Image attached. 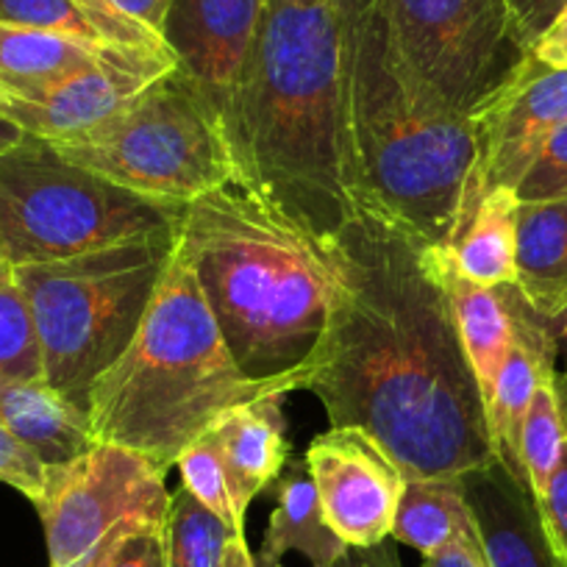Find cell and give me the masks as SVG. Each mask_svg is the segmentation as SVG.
<instances>
[{
	"mask_svg": "<svg viewBox=\"0 0 567 567\" xmlns=\"http://www.w3.org/2000/svg\"><path fill=\"white\" fill-rule=\"evenodd\" d=\"M167 473L145 456L95 443L68 465L45 467L37 512L45 526L48 567H73L90 550L145 523H165Z\"/></svg>",
	"mask_w": 567,
	"mask_h": 567,
	"instance_id": "cell-10",
	"label": "cell"
},
{
	"mask_svg": "<svg viewBox=\"0 0 567 567\" xmlns=\"http://www.w3.org/2000/svg\"><path fill=\"white\" fill-rule=\"evenodd\" d=\"M73 567H167L165 523H145L120 532Z\"/></svg>",
	"mask_w": 567,
	"mask_h": 567,
	"instance_id": "cell-30",
	"label": "cell"
},
{
	"mask_svg": "<svg viewBox=\"0 0 567 567\" xmlns=\"http://www.w3.org/2000/svg\"><path fill=\"white\" fill-rule=\"evenodd\" d=\"M567 440V414L559 392V373L548 375L534 392L520 425V471L532 498L537 501L548 487L561 462Z\"/></svg>",
	"mask_w": 567,
	"mask_h": 567,
	"instance_id": "cell-26",
	"label": "cell"
},
{
	"mask_svg": "<svg viewBox=\"0 0 567 567\" xmlns=\"http://www.w3.org/2000/svg\"><path fill=\"white\" fill-rule=\"evenodd\" d=\"M353 195L425 243L451 248L476 193L473 120L417 95L398 70L381 0H337Z\"/></svg>",
	"mask_w": 567,
	"mask_h": 567,
	"instance_id": "cell-4",
	"label": "cell"
},
{
	"mask_svg": "<svg viewBox=\"0 0 567 567\" xmlns=\"http://www.w3.org/2000/svg\"><path fill=\"white\" fill-rule=\"evenodd\" d=\"M23 140H25L23 128H18L12 120L0 114V154H3V151H9V148H14V145H20Z\"/></svg>",
	"mask_w": 567,
	"mask_h": 567,
	"instance_id": "cell-38",
	"label": "cell"
},
{
	"mask_svg": "<svg viewBox=\"0 0 567 567\" xmlns=\"http://www.w3.org/2000/svg\"><path fill=\"white\" fill-rule=\"evenodd\" d=\"M532 56L550 70H567V3L532 45Z\"/></svg>",
	"mask_w": 567,
	"mask_h": 567,
	"instance_id": "cell-34",
	"label": "cell"
},
{
	"mask_svg": "<svg viewBox=\"0 0 567 567\" xmlns=\"http://www.w3.org/2000/svg\"><path fill=\"white\" fill-rule=\"evenodd\" d=\"M178 473H182V487L189 495L200 501L212 515L220 517L234 534H245V506L239 504L237 493H234L231 476L223 462L220 445H217L215 434H204L195 440L176 462Z\"/></svg>",
	"mask_w": 567,
	"mask_h": 567,
	"instance_id": "cell-29",
	"label": "cell"
},
{
	"mask_svg": "<svg viewBox=\"0 0 567 567\" xmlns=\"http://www.w3.org/2000/svg\"><path fill=\"white\" fill-rule=\"evenodd\" d=\"M296 390L301 381L239 370L176 239L134 340L90 386L84 412L95 443L134 451L167 473L228 412Z\"/></svg>",
	"mask_w": 567,
	"mask_h": 567,
	"instance_id": "cell-5",
	"label": "cell"
},
{
	"mask_svg": "<svg viewBox=\"0 0 567 567\" xmlns=\"http://www.w3.org/2000/svg\"><path fill=\"white\" fill-rule=\"evenodd\" d=\"M171 70H176L171 51L117 48L68 79L31 90H0V114L34 140H73L120 112L131 97Z\"/></svg>",
	"mask_w": 567,
	"mask_h": 567,
	"instance_id": "cell-12",
	"label": "cell"
},
{
	"mask_svg": "<svg viewBox=\"0 0 567 567\" xmlns=\"http://www.w3.org/2000/svg\"><path fill=\"white\" fill-rule=\"evenodd\" d=\"M515 189H489L482 195L451 243V259L456 270L482 287H515V231H517Z\"/></svg>",
	"mask_w": 567,
	"mask_h": 567,
	"instance_id": "cell-23",
	"label": "cell"
},
{
	"mask_svg": "<svg viewBox=\"0 0 567 567\" xmlns=\"http://www.w3.org/2000/svg\"><path fill=\"white\" fill-rule=\"evenodd\" d=\"M0 261H3V259H0Z\"/></svg>",
	"mask_w": 567,
	"mask_h": 567,
	"instance_id": "cell-42",
	"label": "cell"
},
{
	"mask_svg": "<svg viewBox=\"0 0 567 567\" xmlns=\"http://www.w3.org/2000/svg\"><path fill=\"white\" fill-rule=\"evenodd\" d=\"M320 509L348 548L386 543L403 493V467L357 425H331L307 451Z\"/></svg>",
	"mask_w": 567,
	"mask_h": 567,
	"instance_id": "cell-11",
	"label": "cell"
},
{
	"mask_svg": "<svg viewBox=\"0 0 567 567\" xmlns=\"http://www.w3.org/2000/svg\"><path fill=\"white\" fill-rule=\"evenodd\" d=\"M0 482L37 504L45 493V465L0 423Z\"/></svg>",
	"mask_w": 567,
	"mask_h": 567,
	"instance_id": "cell-32",
	"label": "cell"
},
{
	"mask_svg": "<svg viewBox=\"0 0 567 567\" xmlns=\"http://www.w3.org/2000/svg\"><path fill=\"white\" fill-rule=\"evenodd\" d=\"M220 567H256L254 554H250L245 534H231L223 550V565Z\"/></svg>",
	"mask_w": 567,
	"mask_h": 567,
	"instance_id": "cell-37",
	"label": "cell"
},
{
	"mask_svg": "<svg viewBox=\"0 0 567 567\" xmlns=\"http://www.w3.org/2000/svg\"><path fill=\"white\" fill-rule=\"evenodd\" d=\"M515 290L548 326H567V198L520 200Z\"/></svg>",
	"mask_w": 567,
	"mask_h": 567,
	"instance_id": "cell-17",
	"label": "cell"
},
{
	"mask_svg": "<svg viewBox=\"0 0 567 567\" xmlns=\"http://www.w3.org/2000/svg\"><path fill=\"white\" fill-rule=\"evenodd\" d=\"M460 487L487 567H565L528 487L501 462L462 473Z\"/></svg>",
	"mask_w": 567,
	"mask_h": 567,
	"instance_id": "cell-15",
	"label": "cell"
},
{
	"mask_svg": "<svg viewBox=\"0 0 567 567\" xmlns=\"http://www.w3.org/2000/svg\"><path fill=\"white\" fill-rule=\"evenodd\" d=\"M267 0H171L162 40L215 106L226 109L250 56Z\"/></svg>",
	"mask_w": 567,
	"mask_h": 567,
	"instance_id": "cell-14",
	"label": "cell"
},
{
	"mask_svg": "<svg viewBox=\"0 0 567 567\" xmlns=\"http://www.w3.org/2000/svg\"><path fill=\"white\" fill-rule=\"evenodd\" d=\"M276 484L278 506L254 556L256 567H281L290 550L307 556L312 567H334L348 554V545L326 523L307 460L290 462Z\"/></svg>",
	"mask_w": 567,
	"mask_h": 567,
	"instance_id": "cell-21",
	"label": "cell"
},
{
	"mask_svg": "<svg viewBox=\"0 0 567 567\" xmlns=\"http://www.w3.org/2000/svg\"><path fill=\"white\" fill-rule=\"evenodd\" d=\"M48 145L128 193L173 206L237 182L223 112L178 68L95 128Z\"/></svg>",
	"mask_w": 567,
	"mask_h": 567,
	"instance_id": "cell-7",
	"label": "cell"
},
{
	"mask_svg": "<svg viewBox=\"0 0 567 567\" xmlns=\"http://www.w3.org/2000/svg\"><path fill=\"white\" fill-rule=\"evenodd\" d=\"M364 550H368V556H370V561H373V567H403L392 545L381 543V545H373V548H364Z\"/></svg>",
	"mask_w": 567,
	"mask_h": 567,
	"instance_id": "cell-39",
	"label": "cell"
},
{
	"mask_svg": "<svg viewBox=\"0 0 567 567\" xmlns=\"http://www.w3.org/2000/svg\"><path fill=\"white\" fill-rule=\"evenodd\" d=\"M176 239L239 370L307 390L329 318L320 239L243 184L182 206Z\"/></svg>",
	"mask_w": 567,
	"mask_h": 567,
	"instance_id": "cell-3",
	"label": "cell"
},
{
	"mask_svg": "<svg viewBox=\"0 0 567 567\" xmlns=\"http://www.w3.org/2000/svg\"><path fill=\"white\" fill-rule=\"evenodd\" d=\"M506 3H509L517 31L526 40V45L532 48L537 37L548 29L550 20L561 12L567 0H506Z\"/></svg>",
	"mask_w": 567,
	"mask_h": 567,
	"instance_id": "cell-33",
	"label": "cell"
},
{
	"mask_svg": "<svg viewBox=\"0 0 567 567\" xmlns=\"http://www.w3.org/2000/svg\"><path fill=\"white\" fill-rule=\"evenodd\" d=\"M0 265H3V261H0Z\"/></svg>",
	"mask_w": 567,
	"mask_h": 567,
	"instance_id": "cell-41",
	"label": "cell"
},
{
	"mask_svg": "<svg viewBox=\"0 0 567 567\" xmlns=\"http://www.w3.org/2000/svg\"><path fill=\"white\" fill-rule=\"evenodd\" d=\"M565 120L567 70H550L528 56L520 73L473 117L478 145L476 193L517 189Z\"/></svg>",
	"mask_w": 567,
	"mask_h": 567,
	"instance_id": "cell-13",
	"label": "cell"
},
{
	"mask_svg": "<svg viewBox=\"0 0 567 567\" xmlns=\"http://www.w3.org/2000/svg\"><path fill=\"white\" fill-rule=\"evenodd\" d=\"M515 193L517 200L567 198V120L554 131Z\"/></svg>",
	"mask_w": 567,
	"mask_h": 567,
	"instance_id": "cell-31",
	"label": "cell"
},
{
	"mask_svg": "<svg viewBox=\"0 0 567 567\" xmlns=\"http://www.w3.org/2000/svg\"><path fill=\"white\" fill-rule=\"evenodd\" d=\"M182 206L148 200L25 136L0 154V259L45 265L176 231Z\"/></svg>",
	"mask_w": 567,
	"mask_h": 567,
	"instance_id": "cell-8",
	"label": "cell"
},
{
	"mask_svg": "<svg viewBox=\"0 0 567 567\" xmlns=\"http://www.w3.org/2000/svg\"><path fill=\"white\" fill-rule=\"evenodd\" d=\"M554 331L548 329L543 318L526 307L515 290V342L495 379L493 392L487 398V429L489 443H493L495 460L526 484L520 471V425L526 417V409L532 403L534 392L548 375H554Z\"/></svg>",
	"mask_w": 567,
	"mask_h": 567,
	"instance_id": "cell-16",
	"label": "cell"
},
{
	"mask_svg": "<svg viewBox=\"0 0 567 567\" xmlns=\"http://www.w3.org/2000/svg\"><path fill=\"white\" fill-rule=\"evenodd\" d=\"M237 182L326 239L357 209L337 0H267L223 109Z\"/></svg>",
	"mask_w": 567,
	"mask_h": 567,
	"instance_id": "cell-2",
	"label": "cell"
},
{
	"mask_svg": "<svg viewBox=\"0 0 567 567\" xmlns=\"http://www.w3.org/2000/svg\"><path fill=\"white\" fill-rule=\"evenodd\" d=\"M423 567H487L482 543H478V534L456 539V543L437 550V554L423 556Z\"/></svg>",
	"mask_w": 567,
	"mask_h": 567,
	"instance_id": "cell-35",
	"label": "cell"
},
{
	"mask_svg": "<svg viewBox=\"0 0 567 567\" xmlns=\"http://www.w3.org/2000/svg\"><path fill=\"white\" fill-rule=\"evenodd\" d=\"M443 281L451 298L462 351L473 370L482 401L493 392L515 342V287H482L456 270L451 250L443 248Z\"/></svg>",
	"mask_w": 567,
	"mask_h": 567,
	"instance_id": "cell-18",
	"label": "cell"
},
{
	"mask_svg": "<svg viewBox=\"0 0 567 567\" xmlns=\"http://www.w3.org/2000/svg\"><path fill=\"white\" fill-rule=\"evenodd\" d=\"M0 23L53 31L101 48L171 51L156 31L117 12L109 0H0Z\"/></svg>",
	"mask_w": 567,
	"mask_h": 567,
	"instance_id": "cell-22",
	"label": "cell"
},
{
	"mask_svg": "<svg viewBox=\"0 0 567 567\" xmlns=\"http://www.w3.org/2000/svg\"><path fill=\"white\" fill-rule=\"evenodd\" d=\"M176 231L45 265L14 267L42 348V381L75 406L131 346L171 261Z\"/></svg>",
	"mask_w": 567,
	"mask_h": 567,
	"instance_id": "cell-6",
	"label": "cell"
},
{
	"mask_svg": "<svg viewBox=\"0 0 567 567\" xmlns=\"http://www.w3.org/2000/svg\"><path fill=\"white\" fill-rule=\"evenodd\" d=\"M0 423L45 467L68 465L95 445L90 417L48 381H0Z\"/></svg>",
	"mask_w": 567,
	"mask_h": 567,
	"instance_id": "cell-19",
	"label": "cell"
},
{
	"mask_svg": "<svg viewBox=\"0 0 567 567\" xmlns=\"http://www.w3.org/2000/svg\"><path fill=\"white\" fill-rule=\"evenodd\" d=\"M231 528L212 515L195 495L176 489L165 520L167 567H220Z\"/></svg>",
	"mask_w": 567,
	"mask_h": 567,
	"instance_id": "cell-27",
	"label": "cell"
},
{
	"mask_svg": "<svg viewBox=\"0 0 567 567\" xmlns=\"http://www.w3.org/2000/svg\"><path fill=\"white\" fill-rule=\"evenodd\" d=\"M334 567H373V561L364 548H348V554Z\"/></svg>",
	"mask_w": 567,
	"mask_h": 567,
	"instance_id": "cell-40",
	"label": "cell"
},
{
	"mask_svg": "<svg viewBox=\"0 0 567 567\" xmlns=\"http://www.w3.org/2000/svg\"><path fill=\"white\" fill-rule=\"evenodd\" d=\"M284 395L265 398L228 412L212 429L220 445L223 462L231 476L239 504L248 509L250 501L281 478L290 465V443L284 437Z\"/></svg>",
	"mask_w": 567,
	"mask_h": 567,
	"instance_id": "cell-20",
	"label": "cell"
},
{
	"mask_svg": "<svg viewBox=\"0 0 567 567\" xmlns=\"http://www.w3.org/2000/svg\"><path fill=\"white\" fill-rule=\"evenodd\" d=\"M117 48L90 45L53 31L0 23V90H31L92 68Z\"/></svg>",
	"mask_w": 567,
	"mask_h": 567,
	"instance_id": "cell-25",
	"label": "cell"
},
{
	"mask_svg": "<svg viewBox=\"0 0 567 567\" xmlns=\"http://www.w3.org/2000/svg\"><path fill=\"white\" fill-rule=\"evenodd\" d=\"M42 379V348L12 265H0V381Z\"/></svg>",
	"mask_w": 567,
	"mask_h": 567,
	"instance_id": "cell-28",
	"label": "cell"
},
{
	"mask_svg": "<svg viewBox=\"0 0 567 567\" xmlns=\"http://www.w3.org/2000/svg\"><path fill=\"white\" fill-rule=\"evenodd\" d=\"M471 534H476V526L462 495L460 476L425 478L403 473L401 504L390 537L420 550V556H432Z\"/></svg>",
	"mask_w": 567,
	"mask_h": 567,
	"instance_id": "cell-24",
	"label": "cell"
},
{
	"mask_svg": "<svg viewBox=\"0 0 567 567\" xmlns=\"http://www.w3.org/2000/svg\"><path fill=\"white\" fill-rule=\"evenodd\" d=\"M117 12L128 14L131 20L142 23L145 29L156 31L162 37V25H165V14L171 9V0H109Z\"/></svg>",
	"mask_w": 567,
	"mask_h": 567,
	"instance_id": "cell-36",
	"label": "cell"
},
{
	"mask_svg": "<svg viewBox=\"0 0 567 567\" xmlns=\"http://www.w3.org/2000/svg\"><path fill=\"white\" fill-rule=\"evenodd\" d=\"M406 84L473 120L532 56L506 0H381Z\"/></svg>",
	"mask_w": 567,
	"mask_h": 567,
	"instance_id": "cell-9",
	"label": "cell"
},
{
	"mask_svg": "<svg viewBox=\"0 0 567 567\" xmlns=\"http://www.w3.org/2000/svg\"><path fill=\"white\" fill-rule=\"evenodd\" d=\"M320 248L329 318L307 390L329 423L364 429L414 476L456 478L498 462L451 312L443 248L368 200Z\"/></svg>",
	"mask_w": 567,
	"mask_h": 567,
	"instance_id": "cell-1",
	"label": "cell"
}]
</instances>
